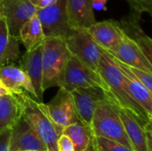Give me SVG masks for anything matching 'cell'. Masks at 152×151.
I'll return each mask as SVG.
<instances>
[{"mask_svg": "<svg viewBox=\"0 0 152 151\" xmlns=\"http://www.w3.org/2000/svg\"><path fill=\"white\" fill-rule=\"evenodd\" d=\"M98 74L106 85L104 91L110 103L129 113L144 129L151 124L152 117L132 98L123 81L122 73L110 55L103 49L99 61Z\"/></svg>", "mask_w": 152, "mask_h": 151, "instance_id": "obj_1", "label": "cell"}, {"mask_svg": "<svg viewBox=\"0 0 152 151\" xmlns=\"http://www.w3.org/2000/svg\"><path fill=\"white\" fill-rule=\"evenodd\" d=\"M69 56L64 38L45 37L42 44L44 91L54 86L61 87Z\"/></svg>", "mask_w": 152, "mask_h": 151, "instance_id": "obj_2", "label": "cell"}, {"mask_svg": "<svg viewBox=\"0 0 152 151\" xmlns=\"http://www.w3.org/2000/svg\"><path fill=\"white\" fill-rule=\"evenodd\" d=\"M19 94L22 101L21 116L33 126L46 146L47 151H58L57 140L60 134L48 116L45 104L25 93Z\"/></svg>", "mask_w": 152, "mask_h": 151, "instance_id": "obj_3", "label": "cell"}, {"mask_svg": "<svg viewBox=\"0 0 152 151\" xmlns=\"http://www.w3.org/2000/svg\"><path fill=\"white\" fill-rule=\"evenodd\" d=\"M90 126L94 136L110 139L132 149L120 117L110 101L103 102L96 108Z\"/></svg>", "mask_w": 152, "mask_h": 151, "instance_id": "obj_4", "label": "cell"}, {"mask_svg": "<svg viewBox=\"0 0 152 151\" xmlns=\"http://www.w3.org/2000/svg\"><path fill=\"white\" fill-rule=\"evenodd\" d=\"M37 15L41 22L45 37L65 39L75 29L69 23L65 0H56L46 7L37 9Z\"/></svg>", "mask_w": 152, "mask_h": 151, "instance_id": "obj_5", "label": "cell"}, {"mask_svg": "<svg viewBox=\"0 0 152 151\" xmlns=\"http://www.w3.org/2000/svg\"><path fill=\"white\" fill-rule=\"evenodd\" d=\"M70 54L77 57L88 68L98 73V67L102 49L94 41L86 28H75L65 38Z\"/></svg>", "mask_w": 152, "mask_h": 151, "instance_id": "obj_6", "label": "cell"}, {"mask_svg": "<svg viewBox=\"0 0 152 151\" xmlns=\"http://www.w3.org/2000/svg\"><path fill=\"white\" fill-rule=\"evenodd\" d=\"M45 106L59 134H61L64 128L80 120L71 93L64 87H60L56 95Z\"/></svg>", "mask_w": 152, "mask_h": 151, "instance_id": "obj_7", "label": "cell"}, {"mask_svg": "<svg viewBox=\"0 0 152 151\" xmlns=\"http://www.w3.org/2000/svg\"><path fill=\"white\" fill-rule=\"evenodd\" d=\"M91 86L99 87L103 90L106 89L102 78L97 72L94 71L77 57L70 54L64 71L61 87L70 92L77 88Z\"/></svg>", "mask_w": 152, "mask_h": 151, "instance_id": "obj_8", "label": "cell"}, {"mask_svg": "<svg viewBox=\"0 0 152 151\" xmlns=\"http://www.w3.org/2000/svg\"><path fill=\"white\" fill-rule=\"evenodd\" d=\"M37 8L29 0H3L0 13L5 19L10 33L18 37L21 26L37 13ZM19 38V37H18Z\"/></svg>", "mask_w": 152, "mask_h": 151, "instance_id": "obj_9", "label": "cell"}, {"mask_svg": "<svg viewBox=\"0 0 152 151\" xmlns=\"http://www.w3.org/2000/svg\"><path fill=\"white\" fill-rule=\"evenodd\" d=\"M74 100L79 119L85 124L90 125L93 115L96 108L108 102V97L105 91L99 87H81L70 91Z\"/></svg>", "mask_w": 152, "mask_h": 151, "instance_id": "obj_10", "label": "cell"}, {"mask_svg": "<svg viewBox=\"0 0 152 151\" xmlns=\"http://www.w3.org/2000/svg\"><path fill=\"white\" fill-rule=\"evenodd\" d=\"M47 151L30 123L22 116L11 129L9 151Z\"/></svg>", "mask_w": 152, "mask_h": 151, "instance_id": "obj_11", "label": "cell"}, {"mask_svg": "<svg viewBox=\"0 0 152 151\" xmlns=\"http://www.w3.org/2000/svg\"><path fill=\"white\" fill-rule=\"evenodd\" d=\"M86 29L94 41L105 51L114 50L124 35L121 26L112 20L95 21Z\"/></svg>", "mask_w": 152, "mask_h": 151, "instance_id": "obj_12", "label": "cell"}, {"mask_svg": "<svg viewBox=\"0 0 152 151\" xmlns=\"http://www.w3.org/2000/svg\"><path fill=\"white\" fill-rule=\"evenodd\" d=\"M106 52L127 65L152 73V62L148 60L141 48L125 32L118 45L114 50Z\"/></svg>", "mask_w": 152, "mask_h": 151, "instance_id": "obj_13", "label": "cell"}, {"mask_svg": "<svg viewBox=\"0 0 152 151\" xmlns=\"http://www.w3.org/2000/svg\"><path fill=\"white\" fill-rule=\"evenodd\" d=\"M110 57L122 73L123 81L132 98L152 117V92L148 90L147 87L136 78L126 63L118 61L111 55Z\"/></svg>", "mask_w": 152, "mask_h": 151, "instance_id": "obj_14", "label": "cell"}, {"mask_svg": "<svg viewBox=\"0 0 152 151\" xmlns=\"http://www.w3.org/2000/svg\"><path fill=\"white\" fill-rule=\"evenodd\" d=\"M19 67L28 77L38 101H43V64L42 45L26 53L19 59Z\"/></svg>", "mask_w": 152, "mask_h": 151, "instance_id": "obj_15", "label": "cell"}, {"mask_svg": "<svg viewBox=\"0 0 152 151\" xmlns=\"http://www.w3.org/2000/svg\"><path fill=\"white\" fill-rule=\"evenodd\" d=\"M0 81L12 93H25L38 101L28 77L15 63H9L0 67Z\"/></svg>", "mask_w": 152, "mask_h": 151, "instance_id": "obj_16", "label": "cell"}, {"mask_svg": "<svg viewBox=\"0 0 152 151\" xmlns=\"http://www.w3.org/2000/svg\"><path fill=\"white\" fill-rule=\"evenodd\" d=\"M70 25L74 28H86L96 21L93 0H65Z\"/></svg>", "mask_w": 152, "mask_h": 151, "instance_id": "obj_17", "label": "cell"}, {"mask_svg": "<svg viewBox=\"0 0 152 151\" xmlns=\"http://www.w3.org/2000/svg\"><path fill=\"white\" fill-rule=\"evenodd\" d=\"M22 113L20 94L9 93L0 97V133L11 130Z\"/></svg>", "mask_w": 152, "mask_h": 151, "instance_id": "obj_18", "label": "cell"}, {"mask_svg": "<svg viewBox=\"0 0 152 151\" xmlns=\"http://www.w3.org/2000/svg\"><path fill=\"white\" fill-rule=\"evenodd\" d=\"M133 16L125 18L121 21V28L125 34L130 37L142 51L148 60L152 62V40L142 30L140 25V14L134 12Z\"/></svg>", "mask_w": 152, "mask_h": 151, "instance_id": "obj_19", "label": "cell"}, {"mask_svg": "<svg viewBox=\"0 0 152 151\" xmlns=\"http://www.w3.org/2000/svg\"><path fill=\"white\" fill-rule=\"evenodd\" d=\"M19 43V38L10 33L5 19L2 16L0 20V67L19 61L20 57Z\"/></svg>", "mask_w": 152, "mask_h": 151, "instance_id": "obj_20", "label": "cell"}, {"mask_svg": "<svg viewBox=\"0 0 152 151\" xmlns=\"http://www.w3.org/2000/svg\"><path fill=\"white\" fill-rule=\"evenodd\" d=\"M114 105V104H113ZM125 127L126 135L134 151H147L146 133L143 127L126 110L114 105Z\"/></svg>", "mask_w": 152, "mask_h": 151, "instance_id": "obj_21", "label": "cell"}, {"mask_svg": "<svg viewBox=\"0 0 152 151\" xmlns=\"http://www.w3.org/2000/svg\"><path fill=\"white\" fill-rule=\"evenodd\" d=\"M69 137L75 151H94V134L91 126L81 120L67 126L62 133Z\"/></svg>", "mask_w": 152, "mask_h": 151, "instance_id": "obj_22", "label": "cell"}, {"mask_svg": "<svg viewBox=\"0 0 152 151\" xmlns=\"http://www.w3.org/2000/svg\"><path fill=\"white\" fill-rule=\"evenodd\" d=\"M18 37L23 44L26 51H32L43 44L45 36L37 13L21 26Z\"/></svg>", "mask_w": 152, "mask_h": 151, "instance_id": "obj_23", "label": "cell"}, {"mask_svg": "<svg viewBox=\"0 0 152 151\" xmlns=\"http://www.w3.org/2000/svg\"><path fill=\"white\" fill-rule=\"evenodd\" d=\"M94 151H134L115 141L103 137H94Z\"/></svg>", "mask_w": 152, "mask_h": 151, "instance_id": "obj_24", "label": "cell"}, {"mask_svg": "<svg viewBox=\"0 0 152 151\" xmlns=\"http://www.w3.org/2000/svg\"><path fill=\"white\" fill-rule=\"evenodd\" d=\"M128 3L134 12L138 14L142 12L152 13V0H125Z\"/></svg>", "mask_w": 152, "mask_h": 151, "instance_id": "obj_25", "label": "cell"}, {"mask_svg": "<svg viewBox=\"0 0 152 151\" xmlns=\"http://www.w3.org/2000/svg\"><path fill=\"white\" fill-rule=\"evenodd\" d=\"M57 150L58 151H75L74 146L69 136L66 134H60L57 140Z\"/></svg>", "mask_w": 152, "mask_h": 151, "instance_id": "obj_26", "label": "cell"}, {"mask_svg": "<svg viewBox=\"0 0 152 151\" xmlns=\"http://www.w3.org/2000/svg\"><path fill=\"white\" fill-rule=\"evenodd\" d=\"M11 130L0 133V151H9Z\"/></svg>", "mask_w": 152, "mask_h": 151, "instance_id": "obj_27", "label": "cell"}, {"mask_svg": "<svg viewBox=\"0 0 152 151\" xmlns=\"http://www.w3.org/2000/svg\"><path fill=\"white\" fill-rule=\"evenodd\" d=\"M145 133H146V148L147 151H152V130L151 124L148 125L145 127Z\"/></svg>", "mask_w": 152, "mask_h": 151, "instance_id": "obj_28", "label": "cell"}, {"mask_svg": "<svg viewBox=\"0 0 152 151\" xmlns=\"http://www.w3.org/2000/svg\"><path fill=\"white\" fill-rule=\"evenodd\" d=\"M37 9L40 8H44L46 7L50 4H52L53 3H54L56 0H29Z\"/></svg>", "mask_w": 152, "mask_h": 151, "instance_id": "obj_29", "label": "cell"}, {"mask_svg": "<svg viewBox=\"0 0 152 151\" xmlns=\"http://www.w3.org/2000/svg\"><path fill=\"white\" fill-rule=\"evenodd\" d=\"M107 0H93L92 1V5L94 10H102L105 9Z\"/></svg>", "mask_w": 152, "mask_h": 151, "instance_id": "obj_30", "label": "cell"}, {"mask_svg": "<svg viewBox=\"0 0 152 151\" xmlns=\"http://www.w3.org/2000/svg\"><path fill=\"white\" fill-rule=\"evenodd\" d=\"M9 93H12L0 81V97L5 94H9Z\"/></svg>", "mask_w": 152, "mask_h": 151, "instance_id": "obj_31", "label": "cell"}, {"mask_svg": "<svg viewBox=\"0 0 152 151\" xmlns=\"http://www.w3.org/2000/svg\"><path fill=\"white\" fill-rule=\"evenodd\" d=\"M1 19H2V15H1V13H0V20H1Z\"/></svg>", "mask_w": 152, "mask_h": 151, "instance_id": "obj_32", "label": "cell"}, {"mask_svg": "<svg viewBox=\"0 0 152 151\" xmlns=\"http://www.w3.org/2000/svg\"><path fill=\"white\" fill-rule=\"evenodd\" d=\"M20 151H28V150H20Z\"/></svg>", "mask_w": 152, "mask_h": 151, "instance_id": "obj_33", "label": "cell"}, {"mask_svg": "<svg viewBox=\"0 0 152 151\" xmlns=\"http://www.w3.org/2000/svg\"><path fill=\"white\" fill-rule=\"evenodd\" d=\"M1 1H3V0H0V2H1Z\"/></svg>", "mask_w": 152, "mask_h": 151, "instance_id": "obj_34", "label": "cell"}]
</instances>
